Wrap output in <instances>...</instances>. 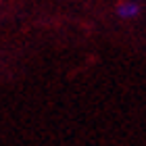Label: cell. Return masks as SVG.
I'll return each instance as SVG.
<instances>
[{
    "label": "cell",
    "mask_w": 146,
    "mask_h": 146,
    "mask_svg": "<svg viewBox=\"0 0 146 146\" xmlns=\"http://www.w3.org/2000/svg\"><path fill=\"white\" fill-rule=\"evenodd\" d=\"M140 13V4L134 2V0H127V2H121L117 6V15L121 19H131Z\"/></svg>",
    "instance_id": "obj_1"
}]
</instances>
